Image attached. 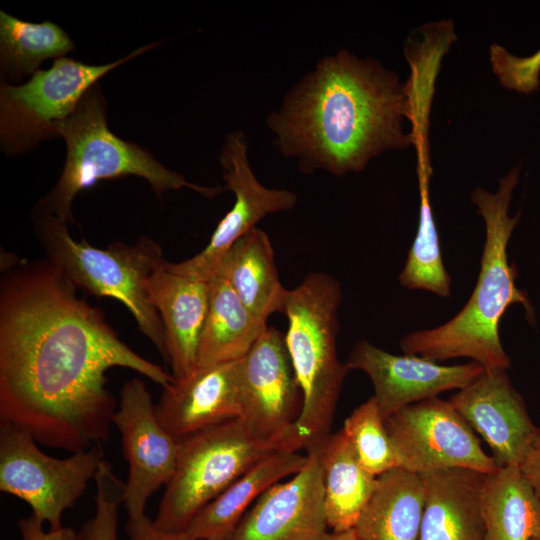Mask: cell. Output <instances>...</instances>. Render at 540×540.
Instances as JSON below:
<instances>
[{"label":"cell","mask_w":540,"mask_h":540,"mask_svg":"<svg viewBox=\"0 0 540 540\" xmlns=\"http://www.w3.org/2000/svg\"><path fill=\"white\" fill-rule=\"evenodd\" d=\"M48 259L5 269L0 286V421L71 453L105 442L116 400L112 367L165 388L174 378L128 347Z\"/></svg>","instance_id":"obj_1"},{"label":"cell","mask_w":540,"mask_h":540,"mask_svg":"<svg viewBox=\"0 0 540 540\" xmlns=\"http://www.w3.org/2000/svg\"><path fill=\"white\" fill-rule=\"evenodd\" d=\"M405 84L374 59L346 50L322 59L268 118L277 147L300 169L334 175L362 171L390 149L413 145Z\"/></svg>","instance_id":"obj_2"},{"label":"cell","mask_w":540,"mask_h":540,"mask_svg":"<svg viewBox=\"0 0 540 540\" xmlns=\"http://www.w3.org/2000/svg\"><path fill=\"white\" fill-rule=\"evenodd\" d=\"M515 166L499 179L495 193L477 187L470 195L485 223V243L480 272L465 306L446 323L406 334L400 341L404 354L438 362L468 357L484 369L507 370L511 359L499 337V323L510 305L521 304L527 320L536 323L526 291L516 286L517 270L508 259V242L520 213L508 214L513 191L520 179Z\"/></svg>","instance_id":"obj_3"},{"label":"cell","mask_w":540,"mask_h":540,"mask_svg":"<svg viewBox=\"0 0 540 540\" xmlns=\"http://www.w3.org/2000/svg\"><path fill=\"white\" fill-rule=\"evenodd\" d=\"M56 131L65 141L66 160L56 185L38 204L68 224L75 223L71 207L76 195L103 180L141 177L158 198L181 188L212 198L225 188L189 182L162 165L147 149L116 136L108 127L106 101L98 83L67 118L56 124Z\"/></svg>","instance_id":"obj_4"},{"label":"cell","mask_w":540,"mask_h":540,"mask_svg":"<svg viewBox=\"0 0 540 540\" xmlns=\"http://www.w3.org/2000/svg\"><path fill=\"white\" fill-rule=\"evenodd\" d=\"M339 282L313 272L289 290L283 313L288 328L287 351L302 392V408L294 430L300 449L321 442L331 432L337 402L349 368L337 356Z\"/></svg>","instance_id":"obj_5"},{"label":"cell","mask_w":540,"mask_h":540,"mask_svg":"<svg viewBox=\"0 0 540 540\" xmlns=\"http://www.w3.org/2000/svg\"><path fill=\"white\" fill-rule=\"evenodd\" d=\"M31 218L45 258L77 288L123 303L168 364L163 324L145 288L149 275L165 260L160 245L142 236L133 245L115 242L104 249L93 247L85 240L76 241L68 223L38 203Z\"/></svg>","instance_id":"obj_6"},{"label":"cell","mask_w":540,"mask_h":540,"mask_svg":"<svg viewBox=\"0 0 540 540\" xmlns=\"http://www.w3.org/2000/svg\"><path fill=\"white\" fill-rule=\"evenodd\" d=\"M275 451L286 450L255 439L240 418L182 439L155 525L164 531H185L201 509L256 462Z\"/></svg>","instance_id":"obj_7"},{"label":"cell","mask_w":540,"mask_h":540,"mask_svg":"<svg viewBox=\"0 0 540 540\" xmlns=\"http://www.w3.org/2000/svg\"><path fill=\"white\" fill-rule=\"evenodd\" d=\"M159 43L137 48L125 57L102 65L86 64L68 57L54 60L28 81L0 85V145L7 156L23 155L41 141L58 136L56 124L67 118L85 93L122 64L153 49Z\"/></svg>","instance_id":"obj_8"},{"label":"cell","mask_w":540,"mask_h":540,"mask_svg":"<svg viewBox=\"0 0 540 540\" xmlns=\"http://www.w3.org/2000/svg\"><path fill=\"white\" fill-rule=\"evenodd\" d=\"M103 457L101 444L66 458L51 457L30 433L0 421V490L29 504L50 529L63 526L64 511L83 495Z\"/></svg>","instance_id":"obj_9"},{"label":"cell","mask_w":540,"mask_h":540,"mask_svg":"<svg viewBox=\"0 0 540 540\" xmlns=\"http://www.w3.org/2000/svg\"><path fill=\"white\" fill-rule=\"evenodd\" d=\"M241 416L255 439L286 451H299L294 426L302 408V392L284 335L268 327L239 360Z\"/></svg>","instance_id":"obj_10"},{"label":"cell","mask_w":540,"mask_h":540,"mask_svg":"<svg viewBox=\"0 0 540 540\" xmlns=\"http://www.w3.org/2000/svg\"><path fill=\"white\" fill-rule=\"evenodd\" d=\"M398 465L423 474L466 468L484 474L497 466L450 401L432 397L408 405L385 420Z\"/></svg>","instance_id":"obj_11"},{"label":"cell","mask_w":540,"mask_h":540,"mask_svg":"<svg viewBox=\"0 0 540 540\" xmlns=\"http://www.w3.org/2000/svg\"><path fill=\"white\" fill-rule=\"evenodd\" d=\"M245 135L235 131L227 135L220 153L225 188L235 196L232 208L219 221L206 247L193 257L178 263L167 262L170 271L197 280H209L217 271L225 252L255 224L270 213L291 209L295 193L263 186L248 161Z\"/></svg>","instance_id":"obj_12"},{"label":"cell","mask_w":540,"mask_h":540,"mask_svg":"<svg viewBox=\"0 0 540 540\" xmlns=\"http://www.w3.org/2000/svg\"><path fill=\"white\" fill-rule=\"evenodd\" d=\"M113 424L121 434L129 473L123 505L128 517L145 514L149 498L171 479L177 462L179 441L159 422L145 383L132 378L120 391V405Z\"/></svg>","instance_id":"obj_13"},{"label":"cell","mask_w":540,"mask_h":540,"mask_svg":"<svg viewBox=\"0 0 540 540\" xmlns=\"http://www.w3.org/2000/svg\"><path fill=\"white\" fill-rule=\"evenodd\" d=\"M306 455L289 480L258 497L229 540H320L327 533L320 444Z\"/></svg>","instance_id":"obj_14"},{"label":"cell","mask_w":540,"mask_h":540,"mask_svg":"<svg viewBox=\"0 0 540 540\" xmlns=\"http://www.w3.org/2000/svg\"><path fill=\"white\" fill-rule=\"evenodd\" d=\"M449 401L488 444L497 467L519 466L540 439V428L506 370L484 369Z\"/></svg>","instance_id":"obj_15"},{"label":"cell","mask_w":540,"mask_h":540,"mask_svg":"<svg viewBox=\"0 0 540 540\" xmlns=\"http://www.w3.org/2000/svg\"><path fill=\"white\" fill-rule=\"evenodd\" d=\"M345 363L349 370L368 375L384 420L408 405L448 390H460L484 370L475 361L441 365L417 355H394L366 340L356 342Z\"/></svg>","instance_id":"obj_16"},{"label":"cell","mask_w":540,"mask_h":540,"mask_svg":"<svg viewBox=\"0 0 540 540\" xmlns=\"http://www.w3.org/2000/svg\"><path fill=\"white\" fill-rule=\"evenodd\" d=\"M239 360L197 367L188 377L162 388L155 413L177 441L240 418Z\"/></svg>","instance_id":"obj_17"},{"label":"cell","mask_w":540,"mask_h":540,"mask_svg":"<svg viewBox=\"0 0 540 540\" xmlns=\"http://www.w3.org/2000/svg\"><path fill=\"white\" fill-rule=\"evenodd\" d=\"M145 288L163 324L172 377L175 381L182 380L197 366L200 338L209 307V280L176 274L168 269L164 260L149 275Z\"/></svg>","instance_id":"obj_18"},{"label":"cell","mask_w":540,"mask_h":540,"mask_svg":"<svg viewBox=\"0 0 540 540\" xmlns=\"http://www.w3.org/2000/svg\"><path fill=\"white\" fill-rule=\"evenodd\" d=\"M421 476L425 504L419 540H485L481 507L485 474L449 468Z\"/></svg>","instance_id":"obj_19"},{"label":"cell","mask_w":540,"mask_h":540,"mask_svg":"<svg viewBox=\"0 0 540 540\" xmlns=\"http://www.w3.org/2000/svg\"><path fill=\"white\" fill-rule=\"evenodd\" d=\"M298 451H275L260 459L191 520L185 532L202 540H229L237 525L270 486L306 463Z\"/></svg>","instance_id":"obj_20"},{"label":"cell","mask_w":540,"mask_h":540,"mask_svg":"<svg viewBox=\"0 0 540 540\" xmlns=\"http://www.w3.org/2000/svg\"><path fill=\"white\" fill-rule=\"evenodd\" d=\"M424 504L421 474L393 468L377 477L353 530L360 540H419Z\"/></svg>","instance_id":"obj_21"},{"label":"cell","mask_w":540,"mask_h":540,"mask_svg":"<svg viewBox=\"0 0 540 540\" xmlns=\"http://www.w3.org/2000/svg\"><path fill=\"white\" fill-rule=\"evenodd\" d=\"M216 274L255 316L267 320L284 311L289 290L280 282L270 239L262 230L255 227L238 239L221 258Z\"/></svg>","instance_id":"obj_22"},{"label":"cell","mask_w":540,"mask_h":540,"mask_svg":"<svg viewBox=\"0 0 540 540\" xmlns=\"http://www.w3.org/2000/svg\"><path fill=\"white\" fill-rule=\"evenodd\" d=\"M209 288L196 368L241 359L268 328L267 320L255 316L223 277L215 274Z\"/></svg>","instance_id":"obj_23"},{"label":"cell","mask_w":540,"mask_h":540,"mask_svg":"<svg viewBox=\"0 0 540 540\" xmlns=\"http://www.w3.org/2000/svg\"><path fill=\"white\" fill-rule=\"evenodd\" d=\"M319 444L327 526L334 532L352 530L376 487L377 477L360 464L342 429Z\"/></svg>","instance_id":"obj_24"},{"label":"cell","mask_w":540,"mask_h":540,"mask_svg":"<svg viewBox=\"0 0 540 540\" xmlns=\"http://www.w3.org/2000/svg\"><path fill=\"white\" fill-rule=\"evenodd\" d=\"M481 507L485 540H537L540 498L518 465L485 474Z\"/></svg>","instance_id":"obj_25"},{"label":"cell","mask_w":540,"mask_h":540,"mask_svg":"<svg viewBox=\"0 0 540 540\" xmlns=\"http://www.w3.org/2000/svg\"><path fill=\"white\" fill-rule=\"evenodd\" d=\"M75 49L70 36L58 24L32 23L0 11V71L4 82L16 84L39 71L47 59L65 57Z\"/></svg>","instance_id":"obj_26"},{"label":"cell","mask_w":540,"mask_h":540,"mask_svg":"<svg viewBox=\"0 0 540 540\" xmlns=\"http://www.w3.org/2000/svg\"><path fill=\"white\" fill-rule=\"evenodd\" d=\"M419 222L405 265L398 276L401 286L425 290L439 297L451 294V277L442 258L440 239L430 202L431 163L416 164Z\"/></svg>","instance_id":"obj_27"},{"label":"cell","mask_w":540,"mask_h":540,"mask_svg":"<svg viewBox=\"0 0 540 540\" xmlns=\"http://www.w3.org/2000/svg\"><path fill=\"white\" fill-rule=\"evenodd\" d=\"M342 430L360 464L370 474L378 477L399 467L385 420L373 396L353 410Z\"/></svg>","instance_id":"obj_28"},{"label":"cell","mask_w":540,"mask_h":540,"mask_svg":"<svg viewBox=\"0 0 540 540\" xmlns=\"http://www.w3.org/2000/svg\"><path fill=\"white\" fill-rule=\"evenodd\" d=\"M96 510L78 532V540H118L119 507L123 504L125 482L103 460L95 475Z\"/></svg>","instance_id":"obj_29"},{"label":"cell","mask_w":540,"mask_h":540,"mask_svg":"<svg viewBox=\"0 0 540 540\" xmlns=\"http://www.w3.org/2000/svg\"><path fill=\"white\" fill-rule=\"evenodd\" d=\"M494 73L504 87L531 93L539 87L540 51L531 58H516L498 44L490 47Z\"/></svg>","instance_id":"obj_30"},{"label":"cell","mask_w":540,"mask_h":540,"mask_svg":"<svg viewBox=\"0 0 540 540\" xmlns=\"http://www.w3.org/2000/svg\"><path fill=\"white\" fill-rule=\"evenodd\" d=\"M126 532L129 540H202L185 531L169 532L159 529L146 514L128 517Z\"/></svg>","instance_id":"obj_31"},{"label":"cell","mask_w":540,"mask_h":540,"mask_svg":"<svg viewBox=\"0 0 540 540\" xmlns=\"http://www.w3.org/2000/svg\"><path fill=\"white\" fill-rule=\"evenodd\" d=\"M43 522L33 514L18 520L21 540H78V532L70 527L44 530Z\"/></svg>","instance_id":"obj_32"},{"label":"cell","mask_w":540,"mask_h":540,"mask_svg":"<svg viewBox=\"0 0 540 540\" xmlns=\"http://www.w3.org/2000/svg\"><path fill=\"white\" fill-rule=\"evenodd\" d=\"M519 467L540 498V439L528 452Z\"/></svg>","instance_id":"obj_33"},{"label":"cell","mask_w":540,"mask_h":540,"mask_svg":"<svg viewBox=\"0 0 540 540\" xmlns=\"http://www.w3.org/2000/svg\"><path fill=\"white\" fill-rule=\"evenodd\" d=\"M320 540H360L354 530L344 532H327Z\"/></svg>","instance_id":"obj_34"},{"label":"cell","mask_w":540,"mask_h":540,"mask_svg":"<svg viewBox=\"0 0 540 540\" xmlns=\"http://www.w3.org/2000/svg\"><path fill=\"white\" fill-rule=\"evenodd\" d=\"M537 540H540V537Z\"/></svg>","instance_id":"obj_35"}]
</instances>
